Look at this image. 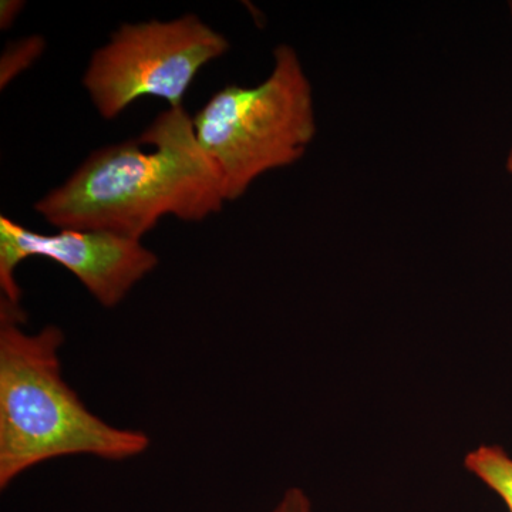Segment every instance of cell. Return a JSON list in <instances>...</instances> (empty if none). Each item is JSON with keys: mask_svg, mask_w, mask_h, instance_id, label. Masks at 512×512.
Listing matches in <instances>:
<instances>
[{"mask_svg": "<svg viewBox=\"0 0 512 512\" xmlns=\"http://www.w3.org/2000/svg\"><path fill=\"white\" fill-rule=\"evenodd\" d=\"M464 467L503 498L512 512V458L500 446H481L464 458Z\"/></svg>", "mask_w": 512, "mask_h": 512, "instance_id": "cell-6", "label": "cell"}, {"mask_svg": "<svg viewBox=\"0 0 512 512\" xmlns=\"http://www.w3.org/2000/svg\"><path fill=\"white\" fill-rule=\"evenodd\" d=\"M269 512H313V505L311 498L302 488L291 487Z\"/></svg>", "mask_w": 512, "mask_h": 512, "instance_id": "cell-7", "label": "cell"}, {"mask_svg": "<svg viewBox=\"0 0 512 512\" xmlns=\"http://www.w3.org/2000/svg\"><path fill=\"white\" fill-rule=\"evenodd\" d=\"M510 12H511V18H512V2H510Z\"/></svg>", "mask_w": 512, "mask_h": 512, "instance_id": "cell-10", "label": "cell"}, {"mask_svg": "<svg viewBox=\"0 0 512 512\" xmlns=\"http://www.w3.org/2000/svg\"><path fill=\"white\" fill-rule=\"evenodd\" d=\"M274 69L255 87L228 84L194 117L195 136L221 177L225 202L256 178L305 156L316 136L311 82L298 53L281 45Z\"/></svg>", "mask_w": 512, "mask_h": 512, "instance_id": "cell-3", "label": "cell"}, {"mask_svg": "<svg viewBox=\"0 0 512 512\" xmlns=\"http://www.w3.org/2000/svg\"><path fill=\"white\" fill-rule=\"evenodd\" d=\"M228 49V40L195 15L128 23L94 52L83 84L106 120L116 119L141 97L163 99L175 109L183 107L202 67Z\"/></svg>", "mask_w": 512, "mask_h": 512, "instance_id": "cell-4", "label": "cell"}, {"mask_svg": "<svg viewBox=\"0 0 512 512\" xmlns=\"http://www.w3.org/2000/svg\"><path fill=\"white\" fill-rule=\"evenodd\" d=\"M507 170H508V173H510L511 177H512V140H511L510 150H508V154H507Z\"/></svg>", "mask_w": 512, "mask_h": 512, "instance_id": "cell-9", "label": "cell"}, {"mask_svg": "<svg viewBox=\"0 0 512 512\" xmlns=\"http://www.w3.org/2000/svg\"><path fill=\"white\" fill-rule=\"evenodd\" d=\"M55 261L76 276L104 308H114L158 265V256L141 241L104 231L60 229L43 235L0 217V288L2 298H22L16 269L28 258Z\"/></svg>", "mask_w": 512, "mask_h": 512, "instance_id": "cell-5", "label": "cell"}, {"mask_svg": "<svg viewBox=\"0 0 512 512\" xmlns=\"http://www.w3.org/2000/svg\"><path fill=\"white\" fill-rule=\"evenodd\" d=\"M221 177L184 107H170L137 140L93 153L35 204L59 229L141 241L165 215L200 222L224 207Z\"/></svg>", "mask_w": 512, "mask_h": 512, "instance_id": "cell-1", "label": "cell"}, {"mask_svg": "<svg viewBox=\"0 0 512 512\" xmlns=\"http://www.w3.org/2000/svg\"><path fill=\"white\" fill-rule=\"evenodd\" d=\"M23 5H25L23 2H2V6H0V26L3 30L8 29L13 20L18 18Z\"/></svg>", "mask_w": 512, "mask_h": 512, "instance_id": "cell-8", "label": "cell"}, {"mask_svg": "<svg viewBox=\"0 0 512 512\" xmlns=\"http://www.w3.org/2000/svg\"><path fill=\"white\" fill-rule=\"evenodd\" d=\"M18 303L0 302V490L47 461L90 456L111 463L150 448L144 431L113 426L93 413L63 376L64 332L23 329Z\"/></svg>", "mask_w": 512, "mask_h": 512, "instance_id": "cell-2", "label": "cell"}]
</instances>
